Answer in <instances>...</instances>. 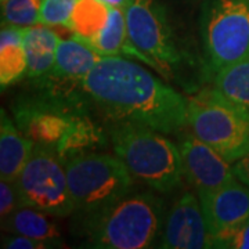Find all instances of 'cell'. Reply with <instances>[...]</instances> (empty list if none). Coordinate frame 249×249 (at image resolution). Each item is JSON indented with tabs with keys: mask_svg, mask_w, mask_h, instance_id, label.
I'll use <instances>...</instances> for the list:
<instances>
[{
	"mask_svg": "<svg viewBox=\"0 0 249 249\" xmlns=\"http://www.w3.org/2000/svg\"><path fill=\"white\" fill-rule=\"evenodd\" d=\"M90 103L114 124H137L160 133L187 126L188 98L145 70L142 62L106 55L82 80Z\"/></svg>",
	"mask_w": 249,
	"mask_h": 249,
	"instance_id": "6da1fadb",
	"label": "cell"
},
{
	"mask_svg": "<svg viewBox=\"0 0 249 249\" xmlns=\"http://www.w3.org/2000/svg\"><path fill=\"white\" fill-rule=\"evenodd\" d=\"M165 223L160 196L129 193L101 209L76 217L82 245L94 249H142L152 247Z\"/></svg>",
	"mask_w": 249,
	"mask_h": 249,
	"instance_id": "7a4b0ae2",
	"label": "cell"
},
{
	"mask_svg": "<svg viewBox=\"0 0 249 249\" xmlns=\"http://www.w3.org/2000/svg\"><path fill=\"white\" fill-rule=\"evenodd\" d=\"M163 134L144 124H115L109 130V140L133 178L168 194L181 184L184 176L178 145Z\"/></svg>",
	"mask_w": 249,
	"mask_h": 249,
	"instance_id": "3957f363",
	"label": "cell"
},
{
	"mask_svg": "<svg viewBox=\"0 0 249 249\" xmlns=\"http://www.w3.org/2000/svg\"><path fill=\"white\" fill-rule=\"evenodd\" d=\"M206 79L249 55V0H204L199 13Z\"/></svg>",
	"mask_w": 249,
	"mask_h": 249,
	"instance_id": "277c9868",
	"label": "cell"
},
{
	"mask_svg": "<svg viewBox=\"0 0 249 249\" xmlns=\"http://www.w3.org/2000/svg\"><path fill=\"white\" fill-rule=\"evenodd\" d=\"M187 124L196 139L230 163L249 154V111L227 100L214 88L188 98Z\"/></svg>",
	"mask_w": 249,
	"mask_h": 249,
	"instance_id": "5b68a950",
	"label": "cell"
},
{
	"mask_svg": "<svg viewBox=\"0 0 249 249\" xmlns=\"http://www.w3.org/2000/svg\"><path fill=\"white\" fill-rule=\"evenodd\" d=\"M64 163L76 214L94 212L133 191V175L118 157L85 152Z\"/></svg>",
	"mask_w": 249,
	"mask_h": 249,
	"instance_id": "8992f818",
	"label": "cell"
},
{
	"mask_svg": "<svg viewBox=\"0 0 249 249\" xmlns=\"http://www.w3.org/2000/svg\"><path fill=\"white\" fill-rule=\"evenodd\" d=\"M129 37L165 79H175L188 55L180 49L168 10L160 0H132L124 9Z\"/></svg>",
	"mask_w": 249,
	"mask_h": 249,
	"instance_id": "52a82bcc",
	"label": "cell"
},
{
	"mask_svg": "<svg viewBox=\"0 0 249 249\" xmlns=\"http://www.w3.org/2000/svg\"><path fill=\"white\" fill-rule=\"evenodd\" d=\"M16 184L22 206L35 208L53 217L75 213L65 163L54 148L35 144Z\"/></svg>",
	"mask_w": 249,
	"mask_h": 249,
	"instance_id": "ba28073f",
	"label": "cell"
},
{
	"mask_svg": "<svg viewBox=\"0 0 249 249\" xmlns=\"http://www.w3.org/2000/svg\"><path fill=\"white\" fill-rule=\"evenodd\" d=\"M211 234L205 222L199 198L186 191L175 202L165 217L160 248L202 249L209 248Z\"/></svg>",
	"mask_w": 249,
	"mask_h": 249,
	"instance_id": "9c48e42d",
	"label": "cell"
},
{
	"mask_svg": "<svg viewBox=\"0 0 249 249\" xmlns=\"http://www.w3.org/2000/svg\"><path fill=\"white\" fill-rule=\"evenodd\" d=\"M183 176L196 193H208L235 180L232 163L226 160L212 147L196 139L186 136L178 142Z\"/></svg>",
	"mask_w": 249,
	"mask_h": 249,
	"instance_id": "30bf717a",
	"label": "cell"
},
{
	"mask_svg": "<svg viewBox=\"0 0 249 249\" xmlns=\"http://www.w3.org/2000/svg\"><path fill=\"white\" fill-rule=\"evenodd\" d=\"M198 198L211 235L229 231L249 219V187L238 178L213 191L199 193Z\"/></svg>",
	"mask_w": 249,
	"mask_h": 249,
	"instance_id": "8fae6325",
	"label": "cell"
},
{
	"mask_svg": "<svg viewBox=\"0 0 249 249\" xmlns=\"http://www.w3.org/2000/svg\"><path fill=\"white\" fill-rule=\"evenodd\" d=\"M85 45L89 46L91 50H94L101 57H106V55L124 57V55L130 60H137L142 64H145L157 71L155 64L132 43L127 34L126 16H124V9L111 6L109 17H108L106 27L103 28V31L96 37H93Z\"/></svg>",
	"mask_w": 249,
	"mask_h": 249,
	"instance_id": "7c38bea8",
	"label": "cell"
},
{
	"mask_svg": "<svg viewBox=\"0 0 249 249\" xmlns=\"http://www.w3.org/2000/svg\"><path fill=\"white\" fill-rule=\"evenodd\" d=\"M35 142L22 133L6 109L0 111V178L16 181L27 165Z\"/></svg>",
	"mask_w": 249,
	"mask_h": 249,
	"instance_id": "4fadbf2b",
	"label": "cell"
},
{
	"mask_svg": "<svg viewBox=\"0 0 249 249\" xmlns=\"http://www.w3.org/2000/svg\"><path fill=\"white\" fill-rule=\"evenodd\" d=\"M60 40L61 37L43 24L25 28L24 47L28 62L27 78L37 79L53 70Z\"/></svg>",
	"mask_w": 249,
	"mask_h": 249,
	"instance_id": "5bb4252c",
	"label": "cell"
},
{
	"mask_svg": "<svg viewBox=\"0 0 249 249\" xmlns=\"http://www.w3.org/2000/svg\"><path fill=\"white\" fill-rule=\"evenodd\" d=\"M24 27L1 25L0 31V86L1 90L27 78L28 62L24 47Z\"/></svg>",
	"mask_w": 249,
	"mask_h": 249,
	"instance_id": "9a60e30c",
	"label": "cell"
},
{
	"mask_svg": "<svg viewBox=\"0 0 249 249\" xmlns=\"http://www.w3.org/2000/svg\"><path fill=\"white\" fill-rule=\"evenodd\" d=\"M100 58L101 55L75 37L61 39L57 47L53 70L50 72L62 79L82 82Z\"/></svg>",
	"mask_w": 249,
	"mask_h": 249,
	"instance_id": "2e32d148",
	"label": "cell"
},
{
	"mask_svg": "<svg viewBox=\"0 0 249 249\" xmlns=\"http://www.w3.org/2000/svg\"><path fill=\"white\" fill-rule=\"evenodd\" d=\"M1 229L7 232L22 234L39 241H52L62 244L61 231L50 214L31 206H21L1 220Z\"/></svg>",
	"mask_w": 249,
	"mask_h": 249,
	"instance_id": "e0dca14e",
	"label": "cell"
},
{
	"mask_svg": "<svg viewBox=\"0 0 249 249\" xmlns=\"http://www.w3.org/2000/svg\"><path fill=\"white\" fill-rule=\"evenodd\" d=\"M106 142L103 130L89 119V115L76 116L55 151L62 160H67L85 152H91Z\"/></svg>",
	"mask_w": 249,
	"mask_h": 249,
	"instance_id": "ac0fdd59",
	"label": "cell"
},
{
	"mask_svg": "<svg viewBox=\"0 0 249 249\" xmlns=\"http://www.w3.org/2000/svg\"><path fill=\"white\" fill-rule=\"evenodd\" d=\"M109 10L111 6L103 0H78L68 27L72 37L82 43L96 37L107 24Z\"/></svg>",
	"mask_w": 249,
	"mask_h": 249,
	"instance_id": "d6986e66",
	"label": "cell"
},
{
	"mask_svg": "<svg viewBox=\"0 0 249 249\" xmlns=\"http://www.w3.org/2000/svg\"><path fill=\"white\" fill-rule=\"evenodd\" d=\"M212 80L222 96L249 111V55L224 67Z\"/></svg>",
	"mask_w": 249,
	"mask_h": 249,
	"instance_id": "ffe728a7",
	"label": "cell"
},
{
	"mask_svg": "<svg viewBox=\"0 0 249 249\" xmlns=\"http://www.w3.org/2000/svg\"><path fill=\"white\" fill-rule=\"evenodd\" d=\"M1 25L34 27L40 24L42 0H1Z\"/></svg>",
	"mask_w": 249,
	"mask_h": 249,
	"instance_id": "44dd1931",
	"label": "cell"
},
{
	"mask_svg": "<svg viewBox=\"0 0 249 249\" xmlns=\"http://www.w3.org/2000/svg\"><path fill=\"white\" fill-rule=\"evenodd\" d=\"M78 0H42L40 24L47 27H70Z\"/></svg>",
	"mask_w": 249,
	"mask_h": 249,
	"instance_id": "7402d4cb",
	"label": "cell"
},
{
	"mask_svg": "<svg viewBox=\"0 0 249 249\" xmlns=\"http://www.w3.org/2000/svg\"><path fill=\"white\" fill-rule=\"evenodd\" d=\"M209 248L249 249V219L229 231L211 235Z\"/></svg>",
	"mask_w": 249,
	"mask_h": 249,
	"instance_id": "603a6c76",
	"label": "cell"
},
{
	"mask_svg": "<svg viewBox=\"0 0 249 249\" xmlns=\"http://www.w3.org/2000/svg\"><path fill=\"white\" fill-rule=\"evenodd\" d=\"M64 247L58 242L52 241H39L35 238H31L22 234H14L9 232V235L1 238V248L6 249H49V248H60Z\"/></svg>",
	"mask_w": 249,
	"mask_h": 249,
	"instance_id": "cb8c5ba5",
	"label": "cell"
},
{
	"mask_svg": "<svg viewBox=\"0 0 249 249\" xmlns=\"http://www.w3.org/2000/svg\"><path fill=\"white\" fill-rule=\"evenodd\" d=\"M21 198L18 193L16 181L3 180L0 181V216L1 220L13 213L16 209L21 208Z\"/></svg>",
	"mask_w": 249,
	"mask_h": 249,
	"instance_id": "d4e9b609",
	"label": "cell"
},
{
	"mask_svg": "<svg viewBox=\"0 0 249 249\" xmlns=\"http://www.w3.org/2000/svg\"><path fill=\"white\" fill-rule=\"evenodd\" d=\"M232 170L235 178L249 187V154L232 163Z\"/></svg>",
	"mask_w": 249,
	"mask_h": 249,
	"instance_id": "484cf974",
	"label": "cell"
},
{
	"mask_svg": "<svg viewBox=\"0 0 249 249\" xmlns=\"http://www.w3.org/2000/svg\"><path fill=\"white\" fill-rule=\"evenodd\" d=\"M104 3H107L108 6H112V7H119V9H126L132 0H103Z\"/></svg>",
	"mask_w": 249,
	"mask_h": 249,
	"instance_id": "4316f807",
	"label": "cell"
}]
</instances>
